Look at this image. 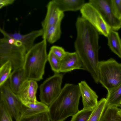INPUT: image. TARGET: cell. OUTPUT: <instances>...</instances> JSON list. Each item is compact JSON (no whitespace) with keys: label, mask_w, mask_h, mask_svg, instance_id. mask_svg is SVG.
<instances>
[{"label":"cell","mask_w":121,"mask_h":121,"mask_svg":"<svg viewBox=\"0 0 121 121\" xmlns=\"http://www.w3.org/2000/svg\"><path fill=\"white\" fill-rule=\"evenodd\" d=\"M77 36L74 43L75 52L80 59L83 69L94 80L99 78V33L86 20L78 17L75 24Z\"/></svg>","instance_id":"cell-1"},{"label":"cell","mask_w":121,"mask_h":121,"mask_svg":"<svg viewBox=\"0 0 121 121\" xmlns=\"http://www.w3.org/2000/svg\"><path fill=\"white\" fill-rule=\"evenodd\" d=\"M81 96L78 85L66 83L59 95L49 106L51 121H64L79 111Z\"/></svg>","instance_id":"cell-2"},{"label":"cell","mask_w":121,"mask_h":121,"mask_svg":"<svg viewBox=\"0 0 121 121\" xmlns=\"http://www.w3.org/2000/svg\"><path fill=\"white\" fill-rule=\"evenodd\" d=\"M46 40L34 44L26 53L23 68L28 80L39 81L43 79L48 60Z\"/></svg>","instance_id":"cell-3"},{"label":"cell","mask_w":121,"mask_h":121,"mask_svg":"<svg viewBox=\"0 0 121 121\" xmlns=\"http://www.w3.org/2000/svg\"><path fill=\"white\" fill-rule=\"evenodd\" d=\"M99 83L109 91L121 84V63L113 58L99 61Z\"/></svg>","instance_id":"cell-4"},{"label":"cell","mask_w":121,"mask_h":121,"mask_svg":"<svg viewBox=\"0 0 121 121\" xmlns=\"http://www.w3.org/2000/svg\"><path fill=\"white\" fill-rule=\"evenodd\" d=\"M24 47L18 46L0 39V66L8 61L13 70L23 67L26 52Z\"/></svg>","instance_id":"cell-5"},{"label":"cell","mask_w":121,"mask_h":121,"mask_svg":"<svg viewBox=\"0 0 121 121\" xmlns=\"http://www.w3.org/2000/svg\"><path fill=\"white\" fill-rule=\"evenodd\" d=\"M62 74L55 73L45 80L39 86L40 101L48 106L60 93L62 88Z\"/></svg>","instance_id":"cell-6"},{"label":"cell","mask_w":121,"mask_h":121,"mask_svg":"<svg viewBox=\"0 0 121 121\" xmlns=\"http://www.w3.org/2000/svg\"><path fill=\"white\" fill-rule=\"evenodd\" d=\"M0 100L5 104L16 121L20 117L23 104L11 90L8 80L0 86Z\"/></svg>","instance_id":"cell-7"},{"label":"cell","mask_w":121,"mask_h":121,"mask_svg":"<svg viewBox=\"0 0 121 121\" xmlns=\"http://www.w3.org/2000/svg\"><path fill=\"white\" fill-rule=\"evenodd\" d=\"M81 17L87 21L99 33L107 37L111 30L98 11L88 2L80 10Z\"/></svg>","instance_id":"cell-8"},{"label":"cell","mask_w":121,"mask_h":121,"mask_svg":"<svg viewBox=\"0 0 121 121\" xmlns=\"http://www.w3.org/2000/svg\"><path fill=\"white\" fill-rule=\"evenodd\" d=\"M88 3L99 12L110 29L115 31L121 28V20L114 14L110 0H89Z\"/></svg>","instance_id":"cell-9"},{"label":"cell","mask_w":121,"mask_h":121,"mask_svg":"<svg viewBox=\"0 0 121 121\" xmlns=\"http://www.w3.org/2000/svg\"><path fill=\"white\" fill-rule=\"evenodd\" d=\"M38 87L36 81L34 80H28L24 83L17 94L23 105L38 101L36 95Z\"/></svg>","instance_id":"cell-10"},{"label":"cell","mask_w":121,"mask_h":121,"mask_svg":"<svg viewBox=\"0 0 121 121\" xmlns=\"http://www.w3.org/2000/svg\"><path fill=\"white\" fill-rule=\"evenodd\" d=\"M64 16V13L60 9L54 0L50 1L47 5L46 16L41 22L43 31L51 26L61 23Z\"/></svg>","instance_id":"cell-11"},{"label":"cell","mask_w":121,"mask_h":121,"mask_svg":"<svg viewBox=\"0 0 121 121\" xmlns=\"http://www.w3.org/2000/svg\"><path fill=\"white\" fill-rule=\"evenodd\" d=\"M0 31L4 36L12 38L21 42L25 47L26 52L34 45V43L35 39L38 37L42 36L43 34L42 29L32 31L25 35H22L19 33L17 32L8 33L1 28Z\"/></svg>","instance_id":"cell-12"},{"label":"cell","mask_w":121,"mask_h":121,"mask_svg":"<svg viewBox=\"0 0 121 121\" xmlns=\"http://www.w3.org/2000/svg\"><path fill=\"white\" fill-rule=\"evenodd\" d=\"M78 85L82 97L83 108L93 109L98 102V96L96 93L85 81H81Z\"/></svg>","instance_id":"cell-13"},{"label":"cell","mask_w":121,"mask_h":121,"mask_svg":"<svg viewBox=\"0 0 121 121\" xmlns=\"http://www.w3.org/2000/svg\"><path fill=\"white\" fill-rule=\"evenodd\" d=\"M83 69L82 62L76 52H66L61 60L60 73H66L76 69Z\"/></svg>","instance_id":"cell-14"},{"label":"cell","mask_w":121,"mask_h":121,"mask_svg":"<svg viewBox=\"0 0 121 121\" xmlns=\"http://www.w3.org/2000/svg\"><path fill=\"white\" fill-rule=\"evenodd\" d=\"M28 80L23 67L13 70L9 79L10 88L17 95L24 83Z\"/></svg>","instance_id":"cell-15"},{"label":"cell","mask_w":121,"mask_h":121,"mask_svg":"<svg viewBox=\"0 0 121 121\" xmlns=\"http://www.w3.org/2000/svg\"><path fill=\"white\" fill-rule=\"evenodd\" d=\"M49 110L48 106L41 101H38L35 103L23 105L20 117L32 116L43 112H48Z\"/></svg>","instance_id":"cell-16"},{"label":"cell","mask_w":121,"mask_h":121,"mask_svg":"<svg viewBox=\"0 0 121 121\" xmlns=\"http://www.w3.org/2000/svg\"><path fill=\"white\" fill-rule=\"evenodd\" d=\"M60 9L63 12L80 10L86 3L84 0H53Z\"/></svg>","instance_id":"cell-17"},{"label":"cell","mask_w":121,"mask_h":121,"mask_svg":"<svg viewBox=\"0 0 121 121\" xmlns=\"http://www.w3.org/2000/svg\"><path fill=\"white\" fill-rule=\"evenodd\" d=\"M107 37L108 45L110 50L121 58V39L118 33L110 30Z\"/></svg>","instance_id":"cell-18"},{"label":"cell","mask_w":121,"mask_h":121,"mask_svg":"<svg viewBox=\"0 0 121 121\" xmlns=\"http://www.w3.org/2000/svg\"><path fill=\"white\" fill-rule=\"evenodd\" d=\"M61 23L51 26L43 31L42 37L51 44L55 43L60 38L61 33Z\"/></svg>","instance_id":"cell-19"},{"label":"cell","mask_w":121,"mask_h":121,"mask_svg":"<svg viewBox=\"0 0 121 121\" xmlns=\"http://www.w3.org/2000/svg\"><path fill=\"white\" fill-rule=\"evenodd\" d=\"M107 106L118 107L121 106V84L108 91L107 97Z\"/></svg>","instance_id":"cell-20"},{"label":"cell","mask_w":121,"mask_h":121,"mask_svg":"<svg viewBox=\"0 0 121 121\" xmlns=\"http://www.w3.org/2000/svg\"><path fill=\"white\" fill-rule=\"evenodd\" d=\"M107 106L106 98L101 99L93 109L87 121H100L101 118Z\"/></svg>","instance_id":"cell-21"},{"label":"cell","mask_w":121,"mask_h":121,"mask_svg":"<svg viewBox=\"0 0 121 121\" xmlns=\"http://www.w3.org/2000/svg\"><path fill=\"white\" fill-rule=\"evenodd\" d=\"M119 109L117 107L107 106L100 121H121Z\"/></svg>","instance_id":"cell-22"},{"label":"cell","mask_w":121,"mask_h":121,"mask_svg":"<svg viewBox=\"0 0 121 121\" xmlns=\"http://www.w3.org/2000/svg\"><path fill=\"white\" fill-rule=\"evenodd\" d=\"M0 67V86H1L9 79L11 73L12 68L11 63L9 61L6 62Z\"/></svg>","instance_id":"cell-23"},{"label":"cell","mask_w":121,"mask_h":121,"mask_svg":"<svg viewBox=\"0 0 121 121\" xmlns=\"http://www.w3.org/2000/svg\"><path fill=\"white\" fill-rule=\"evenodd\" d=\"M61 60L50 50L48 55V60L52 70L55 73H60Z\"/></svg>","instance_id":"cell-24"},{"label":"cell","mask_w":121,"mask_h":121,"mask_svg":"<svg viewBox=\"0 0 121 121\" xmlns=\"http://www.w3.org/2000/svg\"><path fill=\"white\" fill-rule=\"evenodd\" d=\"M16 121H51L47 112H43L33 116L20 117Z\"/></svg>","instance_id":"cell-25"},{"label":"cell","mask_w":121,"mask_h":121,"mask_svg":"<svg viewBox=\"0 0 121 121\" xmlns=\"http://www.w3.org/2000/svg\"><path fill=\"white\" fill-rule=\"evenodd\" d=\"M93 109L83 108L72 116L70 121H87Z\"/></svg>","instance_id":"cell-26"},{"label":"cell","mask_w":121,"mask_h":121,"mask_svg":"<svg viewBox=\"0 0 121 121\" xmlns=\"http://www.w3.org/2000/svg\"><path fill=\"white\" fill-rule=\"evenodd\" d=\"M12 117L6 105L0 100V121H13Z\"/></svg>","instance_id":"cell-27"},{"label":"cell","mask_w":121,"mask_h":121,"mask_svg":"<svg viewBox=\"0 0 121 121\" xmlns=\"http://www.w3.org/2000/svg\"><path fill=\"white\" fill-rule=\"evenodd\" d=\"M112 8L116 16L120 19L121 17V0H110Z\"/></svg>","instance_id":"cell-28"},{"label":"cell","mask_w":121,"mask_h":121,"mask_svg":"<svg viewBox=\"0 0 121 121\" xmlns=\"http://www.w3.org/2000/svg\"><path fill=\"white\" fill-rule=\"evenodd\" d=\"M50 50L61 60L65 56L66 52L62 47L56 46H52Z\"/></svg>","instance_id":"cell-29"},{"label":"cell","mask_w":121,"mask_h":121,"mask_svg":"<svg viewBox=\"0 0 121 121\" xmlns=\"http://www.w3.org/2000/svg\"><path fill=\"white\" fill-rule=\"evenodd\" d=\"M15 0H0V8L9 4H12Z\"/></svg>","instance_id":"cell-30"},{"label":"cell","mask_w":121,"mask_h":121,"mask_svg":"<svg viewBox=\"0 0 121 121\" xmlns=\"http://www.w3.org/2000/svg\"><path fill=\"white\" fill-rule=\"evenodd\" d=\"M118 113L121 116V110L120 109Z\"/></svg>","instance_id":"cell-31"},{"label":"cell","mask_w":121,"mask_h":121,"mask_svg":"<svg viewBox=\"0 0 121 121\" xmlns=\"http://www.w3.org/2000/svg\"><path fill=\"white\" fill-rule=\"evenodd\" d=\"M120 20H121V18H120Z\"/></svg>","instance_id":"cell-32"},{"label":"cell","mask_w":121,"mask_h":121,"mask_svg":"<svg viewBox=\"0 0 121 121\" xmlns=\"http://www.w3.org/2000/svg\"><path fill=\"white\" fill-rule=\"evenodd\" d=\"M120 109L121 110V109Z\"/></svg>","instance_id":"cell-33"},{"label":"cell","mask_w":121,"mask_h":121,"mask_svg":"<svg viewBox=\"0 0 121 121\" xmlns=\"http://www.w3.org/2000/svg\"></svg>","instance_id":"cell-34"}]
</instances>
